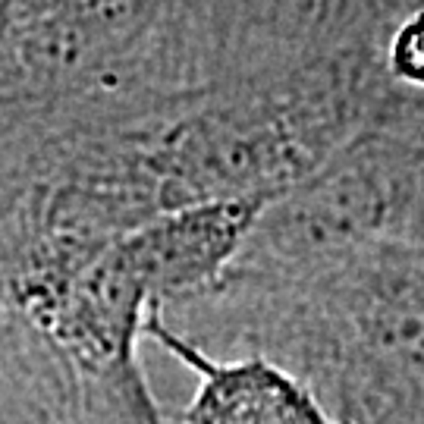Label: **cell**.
Instances as JSON below:
<instances>
[{"instance_id":"obj_6","label":"cell","mask_w":424,"mask_h":424,"mask_svg":"<svg viewBox=\"0 0 424 424\" xmlns=\"http://www.w3.org/2000/svg\"><path fill=\"white\" fill-rule=\"evenodd\" d=\"M418 4H424V0H418ZM418 4H415V6H418Z\"/></svg>"},{"instance_id":"obj_4","label":"cell","mask_w":424,"mask_h":424,"mask_svg":"<svg viewBox=\"0 0 424 424\" xmlns=\"http://www.w3.org/2000/svg\"><path fill=\"white\" fill-rule=\"evenodd\" d=\"M383 70L399 88L424 92V4L412 6L390 28L383 44Z\"/></svg>"},{"instance_id":"obj_2","label":"cell","mask_w":424,"mask_h":424,"mask_svg":"<svg viewBox=\"0 0 424 424\" xmlns=\"http://www.w3.org/2000/svg\"><path fill=\"white\" fill-rule=\"evenodd\" d=\"M264 204L236 198L170 208L113 242V255L151 305H186L230 270Z\"/></svg>"},{"instance_id":"obj_3","label":"cell","mask_w":424,"mask_h":424,"mask_svg":"<svg viewBox=\"0 0 424 424\" xmlns=\"http://www.w3.org/2000/svg\"><path fill=\"white\" fill-rule=\"evenodd\" d=\"M142 336L164 346L173 359L198 374V390L183 408V424H339L302 377L264 355L217 361L186 333L164 321L157 305H148Z\"/></svg>"},{"instance_id":"obj_1","label":"cell","mask_w":424,"mask_h":424,"mask_svg":"<svg viewBox=\"0 0 424 424\" xmlns=\"http://www.w3.org/2000/svg\"><path fill=\"white\" fill-rule=\"evenodd\" d=\"M424 157L406 135L374 126L261 208L223 277L290 283L381 239H406Z\"/></svg>"},{"instance_id":"obj_5","label":"cell","mask_w":424,"mask_h":424,"mask_svg":"<svg viewBox=\"0 0 424 424\" xmlns=\"http://www.w3.org/2000/svg\"><path fill=\"white\" fill-rule=\"evenodd\" d=\"M381 126H387V129L406 135V139L412 142V145L421 151V157H424V92H408V88H399Z\"/></svg>"}]
</instances>
